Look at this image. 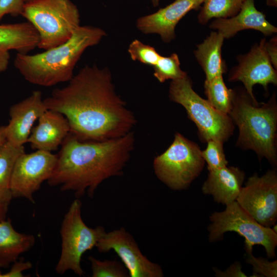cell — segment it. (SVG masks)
I'll list each match as a JSON object with an SVG mask.
<instances>
[{
  "instance_id": "cell-22",
  "label": "cell",
  "mask_w": 277,
  "mask_h": 277,
  "mask_svg": "<svg viewBox=\"0 0 277 277\" xmlns=\"http://www.w3.org/2000/svg\"><path fill=\"white\" fill-rule=\"evenodd\" d=\"M24 146H17L6 141L0 146V201L10 203L13 199L10 182L17 157L25 152Z\"/></svg>"
},
{
  "instance_id": "cell-24",
  "label": "cell",
  "mask_w": 277,
  "mask_h": 277,
  "mask_svg": "<svg viewBox=\"0 0 277 277\" xmlns=\"http://www.w3.org/2000/svg\"><path fill=\"white\" fill-rule=\"evenodd\" d=\"M245 0H204L197 16L198 22L206 24L212 18H226L234 16L240 11Z\"/></svg>"
},
{
  "instance_id": "cell-19",
  "label": "cell",
  "mask_w": 277,
  "mask_h": 277,
  "mask_svg": "<svg viewBox=\"0 0 277 277\" xmlns=\"http://www.w3.org/2000/svg\"><path fill=\"white\" fill-rule=\"evenodd\" d=\"M35 243L34 235L16 231L10 219L1 221L0 268L9 267L22 254L29 250Z\"/></svg>"
},
{
  "instance_id": "cell-6",
  "label": "cell",
  "mask_w": 277,
  "mask_h": 277,
  "mask_svg": "<svg viewBox=\"0 0 277 277\" xmlns=\"http://www.w3.org/2000/svg\"><path fill=\"white\" fill-rule=\"evenodd\" d=\"M169 97L184 107L188 118L195 124L203 141L212 140L223 143L233 134L234 127L230 116L217 111L207 100L198 95L193 89L192 81L188 75L172 80Z\"/></svg>"
},
{
  "instance_id": "cell-15",
  "label": "cell",
  "mask_w": 277,
  "mask_h": 277,
  "mask_svg": "<svg viewBox=\"0 0 277 277\" xmlns=\"http://www.w3.org/2000/svg\"><path fill=\"white\" fill-rule=\"evenodd\" d=\"M47 110L42 92L35 90L9 109L10 120L5 126L6 141L14 146H24L31 133L35 121Z\"/></svg>"
},
{
  "instance_id": "cell-23",
  "label": "cell",
  "mask_w": 277,
  "mask_h": 277,
  "mask_svg": "<svg viewBox=\"0 0 277 277\" xmlns=\"http://www.w3.org/2000/svg\"><path fill=\"white\" fill-rule=\"evenodd\" d=\"M205 94L207 101L217 111L229 115L232 107L234 90L226 86L223 75L204 82Z\"/></svg>"
},
{
  "instance_id": "cell-33",
  "label": "cell",
  "mask_w": 277,
  "mask_h": 277,
  "mask_svg": "<svg viewBox=\"0 0 277 277\" xmlns=\"http://www.w3.org/2000/svg\"><path fill=\"white\" fill-rule=\"evenodd\" d=\"M265 48L273 67L277 69V38L274 36L268 42H265Z\"/></svg>"
},
{
  "instance_id": "cell-40",
  "label": "cell",
  "mask_w": 277,
  "mask_h": 277,
  "mask_svg": "<svg viewBox=\"0 0 277 277\" xmlns=\"http://www.w3.org/2000/svg\"><path fill=\"white\" fill-rule=\"evenodd\" d=\"M24 1L25 3V2H28V1H29L30 0H24Z\"/></svg>"
},
{
  "instance_id": "cell-35",
  "label": "cell",
  "mask_w": 277,
  "mask_h": 277,
  "mask_svg": "<svg viewBox=\"0 0 277 277\" xmlns=\"http://www.w3.org/2000/svg\"><path fill=\"white\" fill-rule=\"evenodd\" d=\"M9 203L0 201V222L6 219Z\"/></svg>"
},
{
  "instance_id": "cell-28",
  "label": "cell",
  "mask_w": 277,
  "mask_h": 277,
  "mask_svg": "<svg viewBox=\"0 0 277 277\" xmlns=\"http://www.w3.org/2000/svg\"><path fill=\"white\" fill-rule=\"evenodd\" d=\"M206 148L202 151L203 159L207 164L208 171L221 168L228 165L223 149V143L215 140H209Z\"/></svg>"
},
{
  "instance_id": "cell-29",
  "label": "cell",
  "mask_w": 277,
  "mask_h": 277,
  "mask_svg": "<svg viewBox=\"0 0 277 277\" xmlns=\"http://www.w3.org/2000/svg\"><path fill=\"white\" fill-rule=\"evenodd\" d=\"M246 263L252 266L253 277H276L277 261L270 262L262 257L256 258L252 254V249L245 248Z\"/></svg>"
},
{
  "instance_id": "cell-13",
  "label": "cell",
  "mask_w": 277,
  "mask_h": 277,
  "mask_svg": "<svg viewBox=\"0 0 277 277\" xmlns=\"http://www.w3.org/2000/svg\"><path fill=\"white\" fill-rule=\"evenodd\" d=\"M265 38L261 39L245 54L239 55L238 64L230 72L229 82L240 81L245 91L255 104H258L253 93L254 85L260 84L268 92L269 84H277V72L272 65L265 48Z\"/></svg>"
},
{
  "instance_id": "cell-10",
  "label": "cell",
  "mask_w": 277,
  "mask_h": 277,
  "mask_svg": "<svg viewBox=\"0 0 277 277\" xmlns=\"http://www.w3.org/2000/svg\"><path fill=\"white\" fill-rule=\"evenodd\" d=\"M236 201L258 223L272 227L277 220V173L269 170L264 175L256 173L242 187Z\"/></svg>"
},
{
  "instance_id": "cell-30",
  "label": "cell",
  "mask_w": 277,
  "mask_h": 277,
  "mask_svg": "<svg viewBox=\"0 0 277 277\" xmlns=\"http://www.w3.org/2000/svg\"><path fill=\"white\" fill-rule=\"evenodd\" d=\"M25 3L24 0H0V21L7 14L22 15Z\"/></svg>"
},
{
  "instance_id": "cell-38",
  "label": "cell",
  "mask_w": 277,
  "mask_h": 277,
  "mask_svg": "<svg viewBox=\"0 0 277 277\" xmlns=\"http://www.w3.org/2000/svg\"><path fill=\"white\" fill-rule=\"evenodd\" d=\"M154 7H157L160 3V0H150Z\"/></svg>"
},
{
  "instance_id": "cell-39",
  "label": "cell",
  "mask_w": 277,
  "mask_h": 277,
  "mask_svg": "<svg viewBox=\"0 0 277 277\" xmlns=\"http://www.w3.org/2000/svg\"><path fill=\"white\" fill-rule=\"evenodd\" d=\"M2 274H3V273L2 272L1 270V268H0V277L2 276Z\"/></svg>"
},
{
  "instance_id": "cell-32",
  "label": "cell",
  "mask_w": 277,
  "mask_h": 277,
  "mask_svg": "<svg viewBox=\"0 0 277 277\" xmlns=\"http://www.w3.org/2000/svg\"><path fill=\"white\" fill-rule=\"evenodd\" d=\"M32 264L29 262L16 261L12 264L10 269L7 273H3L2 277H22L23 272L32 267Z\"/></svg>"
},
{
  "instance_id": "cell-8",
  "label": "cell",
  "mask_w": 277,
  "mask_h": 277,
  "mask_svg": "<svg viewBox=\"0 0 277 277\" xmlns=\"http://www.w3.org/2000/svg\"><path fill=\"white\" fill-rule=\"evenodd\" d=\"M82 206L79 198L75 199L62 221L60 229L61 253L55 267L58 274L72 270L79 276L84 275L81 265L82 255L95 247L106 232L102 226L90 228L85 223L82 216Z\"/></svg>"
},
{
  "instance_id": "cell-20",
  "label": "cell",
  "mask_w": 277,
  "mask_h": 277,
  "mask_svg": "<svg viewBox=\"0 0 277 277\" xmlns=\"http://www.w3.org/2000/svg\"><path fill=\"white\" fill-rule=\"evenodd\" d=\"M224 39L219 32H211L202 43L197 45L194 51L196 59L205 74V80L223 75L227 71L222 56Z\"/></svg>"
},
{
  "instance_id": "cell-14",
  "label": "cell",
  "mask_w": 277,
  "mask_h": 277,
  "mask_svg": "<svg viewBox=\"0 0 277 277\" xmlns=\"http://www.w3.org/2000/svg\"><path fill=\"white\" fill-rule=\"evenodd\" d=\"M204 0H175L156 12L142 16L136 27L145 34H159L162 40L169 43L175 37V29L179 21L189 11L198 9Z\"/></svg>"
},
{
  "instance_id": "cell-27",
  "label": "cell",
  "mask_w": 277,
  "mask_h": 277,
  "mask_svg": "<svg viewBox=\"0 0 277 277\" xmlns=\"http://www.w3.org/2000/svg\"><path fill=\"white\" fill-rule=\"evenodd\" d=\"M128 52L133 61L153 67L161 56L153 47L138 39H134L130 44Z\"/></svg>"
},
{
  "instance_id": "cell-5",
  "label": "cell",
  "mask_w": 277,
  "mask_h": 277,
  "mask_svg": "<svg viewBox=\"0 0 277 277\" xmlns=\"http://www.w3.org/2000/svg\"><path fill=\"white\" fill-rule=\"evenodd\" d=\"M22 16L39 35L37 47L44 50L68 41L80 26V14L70 0H30Z\"/></svg>"
},
{
  "instance_id": "cell-9",
  "label": "cell",
  "mask_w": 277,
  "mask_h": 277,
  "mask_svg": "<svg viewBox=\"0 0 277 277\" xmlns=\"http://www.w3.org/2000/svg\"><path fill=\"white\" fill-rule=\"evenodd\" d=\"M208 240L211 243L221 240L227 232H235L245 239V247L252 249L255 245L265 248L269 258L275 257L277 233L272 227L258 223L234 201L224 210L214 212L209 216Z\"/></svg>"
},
{
  "instance_id": "cell-25",
  "label": "cell",
  "mask_w": 277,
  "mask_h": 277,
  "mask_svg": "<svg viewBox=\"0 0 277 277\" xmlns=\"http://www.w3.org/2000/svg\"><path fill=\"white\" fill-rule=\"evenodd\" d=\"M180 64L179 56L175 53L169 56L161 55L153 66V75L160 83L183 78L187 74L181 69Z\"/></svg>"
},
{
  "instance_id": "cell-11",
  "label": "cell",
  "mask_w": 277,
  "mask_h": 277,
  "mask_svg": "<svg viewBox=\"0 0 277 277\" xmlns=\"http://www.w3.org/2000/svg\"><path fill=\"white\" fill-rule=\"evenodd\" d=\"M56 160V155L42 150L21 154L15 162L11 175L12 197L24 198L34 204V193L50 178Z\"/></svg>"
},
{
  "instance_id": "cell-21",
  "label": "cell",
  "mask_w": 277,
  "mask_h": 277,
  "mask_svg": "<svg viewBox=\"0 0 277 277\" xmlns=\"http://www.w3.org/2000/svg\"><path fill=\"white\" fill-rule=\"evenodd\" d=\"M39 42V35L28 22L0 25V50L26 54Z\"/></svg>"
},
{
  "instance_id": "cell-17",
  "label": "cell",
  "mask_w": 277,
  "mask_h": 277,
  "mask_svg": "<svg viewBox=\"0 0 277 277\" xmlns=\"http://www.w3.org/2000/svg\"><path fill=\"white\" fill-rule=\"evenodd\" d=\"M38 120L27 143L36 150L50 152L56 150L70 132L67 119L58 111L47 109Z\"/></svg>"
},
{
  "instance_id": "cell-34",
  "label": "cell",
  "mask_w": 277,
  "mask_h": 277,
  "mask_svg": "<svg viewBox=\"0 0 277 277\" xmlns=\"http://www.w3.org/2000/svg\"><path fill=\"white\" fill-rule=\"evenodd\" d=\"M10 57L9 51L0 50V73L7 69Z\"/></svg>"
},
{
  "instance_id": "cell-3",
  "label": "cell",
  "mask_w": 277,
  "mask_h": 277,
  "mask_svg": "<svg viewBox=\"0 0 277 277\" xmlns=\"http://www.w3.org/2000/svg\"><path fill=\"white\" fill-rule=\"evenodd\" d=\"M106 35L102 29L80 26L71 37L57 47L35 54L17 53L14 65L23 77L36 85L51 87L69 82L82 55Z\"/></svg>"
},
{
  "instance_id": "cell-12",
  "label": "cell",
  "mask_w": 277,
  "mask_h": 277,
  "mask_svg": "<svg viewBox=\"0 0 277 277\" xmlns=\"http://www.w3.org/2000/svg\"><path fill=\"white\" fill-rule=\"evenodd\" d=\"M100 252L113 250L121 259L130 277H163L162 267L141 252L132 236L121 227L105 232L95 246Z\"/></svg>"
},
{
  "instance_id": "cell-7",
  "label": "cell",
  "mask_w": 277,
  "mask_h": 277,
  "mask_svg": "<svg viewBox=\"0 0 277 277\" xmlns=\"http://www.w3.org/2000/svg\"><path fill=\"white\" fill-rule=\"evenodd\" d=\"M205 163L198 145L176 132L169 147L154 158L153 167L156 177L168 187L182 190L200 175Z\"/></svg>"
},
{
  "instance_id": "cell-18",
  "label": "cell",
  "mask_w": 277,
  "mask_h": 277,
  "mask_svg": "<svg viewBox=\"0 0 277 277\" xmlns=\"http://www.w3.org/2000/svg\"><path fill=\"white\" fill-rule=\"evenodd\" d=\"M245 173L239 168L225 166L209 171L202 190L215 202L228 205L236 201L242 188Z\"/></svg>"
},
{
  "instance_id": "cell-2",
  "label": "cell",
  "mask_w": 277,
  "mask_h": 277,
  "mask_svg": "<svg viewBox=\"0 0 277 277\" xmlns=\"http://www.w3.org/2000/svg\"><path fill=\"white\" fill-rule=\"evenodd\" d=\"M133 132L103 141H83L70 133L61 145L50 186L72 191L76 198L93 197L106 180L123 174L134 145Z\"/></svg>"
},
{
  "instance_id": "cell-4",
  "label": "cell",
  "mask_w": 277,
  "mask_h": 277,
  "mask_svg": "<svg viewBox=\"0 0 277 277\" xmlns=\"http://www.w3.org/2000/svg\"><path fill=\"white\" fill-rule=\"evenodd\" d=\"M229 115L238 127L236 145L254 151L260 159L277 164V105L275 94L266 103L255 104L246 91L234 90Z\"/></svg>"
},
{
  "instance_id": "cell-16",
  "label": "cell",
  "mask_w": 277,
  "mask_h": 277,
  "mask_svg": "<svg viewBox=\"0 0 277 277\" xmlns=\"http://www.w3.org/2000/svg\"><path fill=\"white\" fill-rule=\"evenodd\" d=\"M209 27L217 30L226 39L245 29L255 30L267 36L277 32L276 27L255 8L254 0H245L237 14L229 18H216L212 22Z\"/></svg>"
},
{
  "instance_id": "cell-1",
  "label": "cell",
  "mask_w": 277,
  "mask_h": 277,
  "mask_svg": "<svg viewBox=\"0 0 277 277\" xmlns=\"http://www.w3.org/2000/svg\"><path fill=\"white\" fill-rule=\"evenodd\" d=\"M68 82L44 102L65 116L71 133L83 141H103L131 131L135 118L117 94L107 68L86 65Z\"/></svg>"
},
{
  "instance_id": "cell-37",
  "label": "cell",
  "mask_w": 277,
  "mask_h": 277,
  "mask_svg": "<svg viewBox=\"0 0 277 277\" xmlns=\"http://www.w3.org/2000/svg\"><path fill=\"white\" fill-rule=\"evenodd\" d=\"M266 4L270 7L277 6V0H266Z\"/></svg>"
},
{
  "instance_id": "cell-36",
  "label": "cell",
  "mask_w": 277,
  "mask_h": 277,
  "mask_svg": "<svg viewBox=\"0 0 277 277\" xmlns=\"http://www.w3.org/2000/svg\"><path fill=\"white\" fill-rule=\"evenodd\" d=\"M6 141L5 126H0V146Z\"/></svg>"
},
{
  "instance_id": "cell-26",
  "label": "cell",
  "mask_w": 277,
  "mask_h": 277,
  "mask_svg": "<svg viewBox=\"0 0 277 277\" xmlns=\"http://www.w3.org/2000/svg\"><path fill=\"white\" fill-rule=\"evenodd\" d=\"M92 277H128L126 267L116 260L101 261L89 256Z\"/></svg>"
},
{
  "instance_id": "cell-31",
  "label": "cell",
  "mask_w": 277,
  "mask_h": 277,
  "mask_svg": "<svg viewBox=\"0 0 277 277\" xmlns=\"http://www.w3.org/2000/svg\"><path fill=\"white\" fill-rule=\"evenodd\" d=\"M217 277H246L247 275L242 270V266L240 262L232 263L226 270H221L215 267L212 268Z\"/></svg>"
}]
</instances>
